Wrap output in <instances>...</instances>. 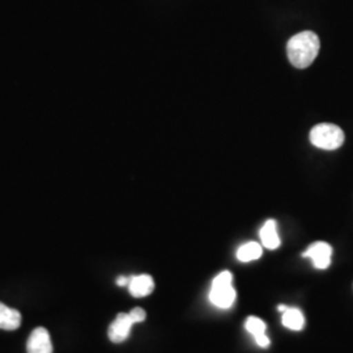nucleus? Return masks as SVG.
<instances>
[{
	"instance_id": "f257e3e1",
	"label": "nucleus",
	"mask_w": 353,
	"mask_h": 353,
	"mask_svg": "<svg viewBox=\"0 0 353 353\" xmlns=\"http://www.w3.org/2000/svg\"><path fill=\"white\" fill-rule=\"evenodd\" d=\"M321 49V41L314 32L305 30L290 38L287 43V54L290 64L296 68H307L316 61Z\"/></svg>"
},
{
	"instance_id": "f03ea898",
	"label": "nucleus",
	"mask_w": 353,
	"mask_h": 353,
	"mask_svg": "<svg viewBox=\"0 0 353 353\" xmlns=\"http://www.w3.org/2000/svg\"><path fill=\"white\" fill-rule=\"evenodd\" d=\"M312 144L325 151H335L344 143V132L334 123H319L310 131Z\"/></svg>"
},
{
	"instance_id": "7ed1b4c3",
	"label": "nucleus",
	"mask_w": 353,
	"mask_h": 353,
	"mask_svg": "<svg viewBox=\"0 0 353 353\" xmlns=\"http://www.w3.org/2000/svg\"><path fill=\"white\" fill-rule=\"evenodd\" d=\"M233 275L229 271L219 274L212 281L210 300L220 309H229L236 300V290L232 285Z\"/></svg>"
},
{
	"instance_id": "20e7f679",
	"label": "nucleus",
	"mask_w": 353,
	"mask_h": 353,
	"mask_svg": "<svg viewBox=\"0 0 353 353\" xmlns=\"http://www.w3.org/2000/svg\"><path fill=\"white\" fill-rule=\"evenodd\" d=\"M303 258H309L313 265L318 270H326L331 265L332 256V248L327 242L318 241L312 243L306 252H303Z\"/></svg>"
},
{
	"instance_id": "39448f33",
	"label": "nucleus",
	"mask_w": 353,
	"mask_h": 353,
	"mask_svg": "<svg viewBox=\"0 0 353 353\" xmlns=\"http://www.w3.org/2000/svg\"><path fill=\"white\" fill-rule=\"evenodd\" d=\"M135 325L134 319L130 316V313H119L114 319L113 323L108 330L109 339L113 343H122L130 336L131 327Z\"/></svg>"
},
{
	"instance_id": "423d86ee",
	"label": "nucleus",
	"mask_w": 353,
	"mask_h": 353,
	"mask_svg": "<svg viewBox=\"0 0 353 353\" xmlns=\"http://www.w3.org/2000/svg\"><path fill=\"white\" fill-rule=\"evenodd\" d=\"M26 351L28 353H52V343L49 331L45 327L33 330L28 339Z\"/></svg>"
},
{
	"instance_id": "0eeeda50",
	"label": "nucleus",
	"mask_w": 353,
	"mask_h": 353,
	"mask_svg": "<svg viewBox=\"0 0 353 353\" xmlns=\"http://www.w3.org/2000/svg\"><path fill=\"white\" fill-rule=\"evenodd\" d=\"M154 290V281L150 275H138V276H131L128 281V290L131 296L141 299L148 294H151Z\"/></svg>"
},
{
	"instance_id": "6e6552de",
	"label": "nucleus",
	"mask_w": 353,
	"mask_h": 353,
	"mask_svg": "<svg viewBox=\"0 0 353 353\" xmlns=\"http://www.w3.org/2000/svg\"><path fill=\"white\" fill-rule=\"evenodd\" d=\"M20 326H21L20 312L0 303V330L14 331Z\"/></svg>"
},
{
	"instance_id": "1a4fd4ad",
	"label": "nucleus",
	"mask_w": 353,
	"mask_h": 353,
	"mask_svg": "<svg viewBox=\"0 0 353 353\" xmlns=\"http://www.w3.org/2000/svg\"><path fill=\"white\" fill-rule=\"evenodd\" d=\"M245 327L255 338V341L259 347H262V348L270 347V339L265 335V323L261 318L249 316L246 319Z\"/></svg>"
},
{
	"instance_id": "9d476101",
	"label": "nucleus",
	"mask_w": 353,
	"mask_h": 353,
	"mask_svg": "<svg viewBox=\"0 0 353 353\" xmlns=\"http://www.w3.org/2000/svg\"><path fill=\"white\" fill-rule=\"evenodd\" d=\"M261 240L268 250H275L280 246V237L278 234V229H276V221L275 220H268L265 221V225L259 232Z\"/></svg>"
},
{
	"instance_id": "9b49d317",
	"label": "nucleus",
	"mask_w": 353,
	"mask_h": 353,
	"mask_svg": "<svg viewBox=\"0 0 353 353\" xmlns=\"http://www.w3.org/2000/svg\"><path fill=\"white\" fill-rule=\"evenodd\" d=\"M283 325L293 331H301L305 326V318L303 313L299 309L294 307H288L283 313Z\"/></svg>"
},
{
	"instance_id": "f8f14e48",
	"label": "nucleus",
	"mask_w": 353,
	"mask_h": 353,
	"mask_svg": "<svg viewBox=\"0 0 353 353\" xmlns=\"http://www.w3.org/2000/svg\"><path fill=\"white\" fill-rule=\"evenodd\" d=\"M262 252L263 249L259 243L256 242H248L245 245H242L239 252H237V258L241 262H252V261H256L262 256Z\"/></svg>"
},
{
	"instance_id": "ddd939ff",
	"label": "nucleus",
	"mask_w": 353,
	"mask_h": 353,
	"mask_svg": "<svg viewBox=\"0 0 353 353\" xmlns=\"http://www.w3.org/2000/svg\"><path fill=\"white\" fill-rule=\"evenodd\" d=\"M130 316L134 319L135 323H140V322L145 321L147 313H145L144 309H141V307H135V309H132V310L130 312Z\"/></svg>"
},
{
	"instance_id": "4468645a",
	"label": "nucleus",
	"mask_w": 353,
	"mask_h": 353,
	"mask_svg": "<svg viewBox=\"0 0 353 353\" xmlns=\"http://www.w3.org/2000/svg\"><path fill=\"white\" fill-rule=\"evenodd\" d=\"M128 281H130V278H126V276H119L115 280L118 287H126V285H128Z\"/></svg>"
},
{
	"instance_id": "2eb2a0df",
	"label": "nucleus",
	"mask_w": 353,
	"mask_h": 353,
	"mask_svg": "<svg viewBox=\"0 0 353 353\" xmlns=\"http://www.w3.org/2000/svg\"><path fill=\"white\" fill-rule=\"evenodd\" d=\"M287 309H288V306H287V305H279L278 306V310L280 313H284Z\"/></svg>"
}]
</instances>
